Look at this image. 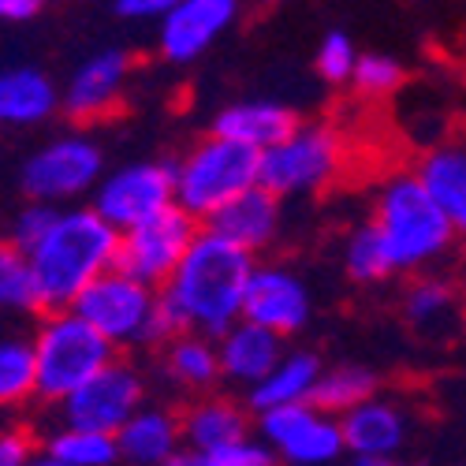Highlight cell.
Instances as JSON below:
<instances>
[{
	"instance_id": "f1b7e54d",
	"label": "cell",
	"mask_w": 466,
	"mask_h": 466,
	"mask_svg": "<svg viewBox=\"0 0 466 466\" xmlns=\"http://www.w3.org/2000/svg\"><path fill=\"white\" fill-rule=\"evenodd\" d=\"M0 309H23V314L46 309L30 254L23 247H15L12 239L0 243Z\"/></svg>"
},
{
	"instance_id": "2e32d148",
	"label": "cell",
	"mask_w": 466,
	"mask_h": 466,
	"mask_svg": "<svg viewBox=\"0 0 466 466\" xmlns=\"http://www.w3.org/2000/svg\"><path fill=\"white\" fill-rule=\"evenodd\" d=\"M127 79H131V56L127 53H120V49L94 53L90 60H83L75 67L71 83L60 90L64 112L79 124L105 120V116L124 101Z\"/></svg>"
},
{
	"instance_id": "ac0fdd59",
	"label": "cell",
	"mask_w": 466,
	"mask_h": 466,
	"mask_svg": "<svg viewBox=\"0 0 466 466\" xmlns=\"http://www.w3.org/2000/svg\"><path fill=\"white\" fill-rule=\"evenodd\" d=\"M280 202H284L280 194H273L265 183H254L243 194H236L228 206H220L209 217V228H217L231 243H239L250 254H258L273 243L277 231H280V217H284Z\"/></svg>"
},
{
	"instance_id": "5bb4252c",
	"label": "cell",
	"mask_w": 466,
	"mask_h": 466,
	"mask_svg": "<svg viewBox=\"0 0 466 466\" xmlns=\"http://www.w3.org/2000/svg\"><path fill=\"white\" fill-rule=\"evenodd\" d=\"M243 0H176L161 19L157 49L168 64H190L217 46V37L236 23Z\"/></svg>"
},
{
	"instance_id": "52a82bcc",
	"label": "cell",
	"mask_w": 466,
	"mask_h": 466,
	"mask_svg": "<svg viewBox=\"0 0 466 466\" xmlns=\"http://www.w3.org/2000/svg\"><path fill=\"white\" fill-rule=\"evenodd\" d=\"M157 302H161V288L112 265L79 291L71 309L83 314L105 339L124 347V343H149V325L153 314H157Z\"/></svg>"
},
{
	"instance_id": "e575fe53",
	"label": "cell",
	"mask_w": 466,
	"mask_h": 466,
	"mask_svg": "<svg viewBox=\"0 0 466 466\" xmlns=\"http://www.w3.org/2000/svg\"><path fill=\"white\" fill-rule=\"evenodd\" d=\"M268 462H277L273 448H268L261 437H243V441H231L209 455L198 459V466H268Z\"/></svg>"
},
{
	"instance_id": "83f0119b",
	"label": "cell",
	"mask_w": 466,
	"mask_h": 466,
	"mask_svg": "<svg viewBox=\"0 0 466 466\" xmlns=\"http://www.w3.org/2000/svg\"><path fill=\"white\" fill-rule=\"evenodd\" d=\"M343 268L355 284H380L388 277H396V265L388 258V247L380 239V231L373 228V220L359 224L343 243Z\"/></svg>"
},
{
	"instance_id": "603a6c76",
	"label": "cell",
	"mask_w": 466,
	"mask_h": 466,
	"mask_svg": "<svg viewBox=\"0 0 466 466\" xmlns=\"http://www.w3.org/2000/svg\"><path fill=\"white\" fill-rule=\"evenodd\" d=\"M321 380V359L309 351H284V359L268 370L254 388H250V410H268V407H288V403H306L314 400Z\"/></svg>"
},
{
	"instance_id": "484cf974",
	"label": "cell",
	"mask_w": 466,
	"mask_h": 466,
	"mask_svg": "<svg viewBox=\"0 0 466 466\" xmlns=\"http://www.w3.org/2000/svg\"><path fill=\"white\" fill-rule=\"evenodd\" d=\"M37 459L49 466H112V462H120V444H116V433L64 421L56 433L42 441Z\"/></svg>"
},
{
	"instance_id": "30bf717a",
	"label": "cell",
	"mask_w": 466,
	"mask_h": 466,
	"mask_svg": "<svg viewBox=\"0 0 466 466\" xmlns=\"http://www.w3.org/2000/svg\"><path fill=\"white\" fill-rule=\"evenodd\" d=\"M198 217H190L183 206H168L161 213H153L149 220L120 231V247H116V268L161 288L183 254L190 250L194 236H198Z\"/></svg>"
},
{
	"instance_id": "74e56055",
	"label": "cell",
	"mask_w": 466,
	"mask_h": 466,
	"mask_svg": "<svg viewBox=\"0 0 466 466\" xmlns=\"http://www.w3.org/2000/svg\"><path fill=\"white\" fill-rule=\"evenodd\" d=\"M34 15H37V8L30 0H0V23H23Z\"/></svg>"
},
{
	"instance_id": "f546056e",
	"label": "cell",
	"mask_w": 466,
	"mask_h": 466,
	"mask_svg": "<svg viewBox=\"0 0 466 466\" xmlns=\"http://www.w3.org/2000/svg\"><path fill=\"white\" fill-rule=\"evenodd\" d=\"M37 396L34 339H0V407H19Z\"/></svg>"
},
{
	"instance_id": "ba28073f",
	"label": "cell",
	"mask_w": 466,
	"mask_h": 466,
	"mask_svg": "<svg viewBox=\"0 0 466 466\" xmlns=\"http://www.w3.org/2000/svg\"><path fill=\"white\" fill-rule=\"evenodd\" d=\"M101 176H105L101 146L83 131H71V135L46 142L42 149H34L19 179H23L26 198L71 206V202L86 198V194H94Z\"/></svg>"
},
{
	"instance_id": "4316f807",
	"label": "cell",
	"mask_w": 466,
	"mask_h": 466,
	"mask_svg": "<svg viewBox=\"0 0 466 466\" xmlns=\"http://www.w3.org/2000/svg\"><path fill=\"white\" fill-rule=\"evenodd\" d=\"M455 309H459V291H455L448 280H441V277L418 280V284L407 291V302H403L407 321H410L418 332H425V336L448 329L451 318H455Z\"/></svg>"
},
{
	"instance_id": "277c9868",
	"label": "cell",
	"mask_w": 466,
	"mask_h": 466,
	"mask_svg": "<svg viewBox=\"0 0 466 466\" xmlns=\"http://www.w3.org/2000/svg\"><path fill=\"white\" fill-rule=\"evenodd\" d=\"M34 359L37 396L49 403H64L75 388L86 384L97 370L116 359V343L105 339L71 306H53L34 332Z\"/></svg>"
},
{
	"instance_id": "7c38bea8",
	"label": "cell",
	"mask_w": 466,
	"mask_h": 466,
	"mask_svg": "<svg viewBox=\"0 0 466 466\" xmlns=\"http://www.w3.org/2000/svg\"><path fill=\"white\" fill-rule=\"evenodd\" d=\"M146 403V380L131 362L112 359L105 370H97L86 384L60 403L64 421L86 425L101 433H120V425Z\"/></svg>"
},
{
	"instance_id": "4fadbf2b",
	"label": "cell",
	"mask_w": 466,
	"mask_h": 466,
	"mask_svg": "<svg viewBox=\"0 0 466 466\" xmlns=\"http://www.w3.org/2000/svg\"><path fill=\"white\" fill-rule=\"evenodd\" d=\"M314 299L299 273L284 265H254L247 295H243V318L265 325L280 336H295L309 325Z\"/></svg>"
},
{
	"instance_id": "3957f363",
	"label": "cell",
	"mask_w": 466,
	"mask_h": 466,
	"mask_svg": "<svg viewBox=\"0 0 466 466\" xmlns=\"http://www.w3.org/2000/svg\"><path fill=\"white\" fill-rule=\"evenodd\" d=\"M373 228L380 231L396 273L437 265L459 239L455 224L418 172H392L380 183L373 202Z\"/></svg>"
},
{
	"instance_id": "4dcf8cb0",
	"label": "cell",
	"mask_w": 466,
	"mask_h": 466,
	"mask_svg": "<svg viewBox=\"0 0 466 466\" xmlns=\"http://www.w3.org/2000/svg\"><path fill=\"white\" fill-rule=\"evenodd\" d=\"M370 396H377V373L366 366H336V370H321L314 403L332 410V414H347L351 407L366 403Z\"/></svg>"
},
{
	"instance_id": "836d02e7",
	"label": "cell",
	"mask_w": 466,
	"mask_h": 466,
	"mask_svg": "<svg viewBox=\"0 0 466 466\" xmlns=\"http://www.w3.org/2000/svg\"><path fill=\"white\" fill-rule=\"evenodd\" d=\"M56 213H60V206H53V202H26L19 213H15V220H12V231H8V239L15 243V247H23V250H30L37 239L46 236V231L53 228V220H56Z\"/></svg>"
},
{
	"instance_id": "7a4b0ae2",
	"label": "cell",
	"mask_w": 466,
	"mask_h": 466,
	"mask_svg": "<svg viewBox=\"0 0 466 466\" xmlns=\"http://www.w3.org/2000/svg\"><path fill=\"white\" fill-rule=\"evenodd\" d=\"M116 247H120V231L94 206H60L53 228L26 250L42 306H71L90 280L116 265Z\"/></svg>"
},
{
	"instance_id": "5b68a950",
	"label": "cell",
	"mask_w": 466,
	"mask_h": 466,
	"mask_svg": "<svg viewBox=\"0 0 466 466\" xmlns=\"http://www.w3.org/2000/svg\"><path fill=\"white\" fill-rule=\"evenodd\" d=\"M254 183H261V153L213 131L176 165V206L209 224L220 206Z\"/></svg>"
},
{
	"instance_id": "d590c367",
	"label": "cell",
	"mask_w": 466,
	"mask_h": 466,
	"mask_svg": "<svg viewBox=\"0 0 466 466\" xmlns=\"http://www.w3.org/2000/svg\"><path fill=\"white\" fill-rule=\"evenodd\" d=\"M34 437L26 430H0V466H26L30 459H37Z\"/></svg>"
},
{
	"instance_id": "1f68e13d",
	"label": "cell",
	"mask_w": 466,
	"mask_h": 466,
	"mask_svg": "<svg viewBox=\"0 0 466 466\" xmlns=\"http://www.w3.org/2000/svg\"><path fill=\"white\" fill-rule=\"evenodd\" d=\"M407 79V71L396 56L388 53H362L359 64H355V75H351V86L362 94V97H392Z\"/></svg>"
},
{
	"instance_id": "d6a6232c",
	"label": "cell",
	"mask_w": 466,
	"mask_h": 466,
	"mask_svg": "<svg viewBox=\"0 0 466 466\" xmlns=\"http://www.w3.org/2000/svg\"><path fill=\"white\" fill-rule=\"evenodd\" d=\"M359 49L355 42L347 37L343 30H332L321 37V46H318V56H314V67L325 83L339 86V83H351V75H355V64H359Z\"/></svg>"
},
{
	"instance_id": "f35d334b",
	"label": "cell",
	"mask_w": 466,
	"mask_h": 466,
	"mask_svg": "<svg viewBox=\"0 0 466 466\" xmlns=\"http://www.w3.org/2000/svg\"><path fill=\"white\" fill-rule=\"evenodd\" d=\"M30 5H34V8H37V12H42V8H46V5H49V0H30Z\"/></svg>"
},
{
	"instance_id": "44dd1931",
	"label": "cell",
	"mask_w": 466,
	"mask_h": 466,
	"mask_svg": "<svg viewBox=\"0 0 466 466\" xmlns=\"http://www.w3.org/2000/svg\"><path fill=\"white\" fill-rule=\"evenodd\" d=\"M179 418H183V444H187L183 462H194V466H198L202 455L250 437V414L239 403L220 396H206L198 403H190Z\"/></svg>"
},
{
	"instance_id": "8fae6325",
	"label": "cell",
	"mask_w": 466,
	"mask_h": 466,
	"mask_svg": "<svg viewBox=\"0 0 466 466\" xmlns=\"http://www.w3.org/2000/svg\"><path fill=\"white\" fill-rule=\"evenodd\" d=\"M90 206L116 228L127 231L153 213L176 206V168L165 161H135L101 176L90 194Z\"/></svg>"
},
{
	"instance_id": "9a60e30c",
	"label": "cell",
	"mask_w": 466,
	"mask_h": 466,
	"mask_svg": "<svg viewBox=\"0 0 466 466\" xmlns=\"http://www.w3.org/2000/svg\"><path fill=\"white\" fill-rule=\"evenodd\" d=\"M339 425H343L347 455L362 466H380L400 459L410 437V414L400 403L380 396H370L366 403L339 414Z\"/></svg>"
},
{
	"instance_id": "6da1fadb",
	"label": "cell",
	"mask_w": 466,
	"mask_h": 466,
	"mask_svg": "<svg viewBox=\"0 0 466 466\" xmlns=\"http://www.w3.org/2000/svg\"><path fill=\"white\" fill-rule=\"evenodd\" d=\"M254 265L258 261L247 247L231 243L217 228H202L176 273L161 284V302L179 329L220 336L243 318V295Z\"/></svg>"
},
{
	"instance_id": "7402d4cb",
	"label": "cell",
	"mask_w": 466,
	"mask_h": 466,
	"mask_svg": "<svg viewBox=\"0 0 466 466\" xmlns=\"http://www.w3.org/2000/svg\"><path fill=\"white\" fill-rule=\"evenodd\" d=\"M299 127L295 112L280 101H236L217 112L213 131L224 138H236L258 153H265L268 146H277L280 138H288Z\"/></svg>"
},
{
	"instance_id": "d4e9b609",
	"label": "cell",
	"mask_w": 466,
	"mask_h": 466,
	"mask_svg": "<svg viewBox=\"0 0 466 466\" xmlns=\"http://www.w3.org/2000/svg\"><path fill=\"white\" fill-rule=\"evenodd\" d=\"M430 194L441 202L448 220L455 224L459 239H466V146H437L414 168Z\"/></svg>"
},
{
	"instance_id": "d6986e66",
	"label": "cell",
	"mask_w": 466,
	"mask_h": 466,
	"mask_svg": "<svg viewBox=\"0 0 466 466\" xmlns=\"http://www.w3.org/2000/svg\"><path fill=\"white\" fill-rule=\"evenodd\" d=\"M284 339L280 332L265 329V325H254L247 318H239L231 329H224L217 336V347H220V370L228 380L243 384L247 392L273 370L280 359H284Z\"/></svg>"
},
{
	"instance_id": "9c48e42d",
	"label": "cell",
	"mask_w": 466,
	"mask_h": 466,
	"mask_svg": "<svg viewBox=\"0 0 466 466\" xmlns=\"http://www.w3.org/2000/svg\"><path fill=\"white\" fill-rule=\"evenodd\" d=\"M258 437L291 466H329L347 455L339 414L318 407L314 400L258 410Z\"/></svg>"
},
{
	"instance_id": "8992f818",
	"label": "cell",
	"mask_w": 466,
	"mask_h": 466,
	"mask_svg": "<svg viewBox=\"0 0 466 466\" xmlns=\"http://www.w3.org/2000/svg\"><path fill=\"white\" fill-rule=\"evenodd\" d=\"M347 138L332 124H299L288 138L261 153V183L280 198L318 194L339 179Z\"/></svg>"
},
{
	"instance_id": "ffe728a7",
	"label": "cell",
	"mask_w": 466,
	"mask_h": 466,
	"mask_svg": "<svg viewBox=\"0 0 466 466\" xmlns=\"http://www.w3.org/2000/svg\"><path fill=\"white\" fill-rule=\"evenodd\" d=\"M64 108L60 86L37 67H0V127H37Z\"/></svg>"
},
{
	"instance_id": "e0dca14e",
	"label": "cell",
	"mask_w": 466,
	"mask_h": 466,
	"mask_svg": "<svg viewBox=\"0 0 466 466\" xmlns=\"http://www.w3.org/2000/svg\"><path fill=\"white\" fill-rule=\"evenodd\" d=\"M120 444V462L131 466H168V462H183V418L172 414L168 407H153L142 403L116 433Z\"/></svg>"
},
{
	"instance_id": "8d00e7d4",
	"label": "cell",
	"mask_w": 466,
	"mask_h": 466,
	"mask_svg": "<svg viewBox=\"0 0 466 466\" xmlns=\"http://www.w3.org/2000/svg\"><path fill=\"white\" fill-rule=\"evenodd\" d=\"M176 0H116V15L135 23H161L172 12Z\"/></svg>"
},
{
	"instance_id": "cb8c5ba5",
	"label": "cell",
	"mask_w": 466,
	"mask_h": 466,
	"mask_svg": "<svg viewBox=\"0 0 466 466\" xmlns=\"http://www.w3.org/2000/svg\"><path fill=\"white\" fill-rule=\"evenodd\" d=\"M165 370L179 388H187V392H209V388L224 377L217 336L198 332V329L176 332L165 343Z\"/></svg>"
}]
</instances>
